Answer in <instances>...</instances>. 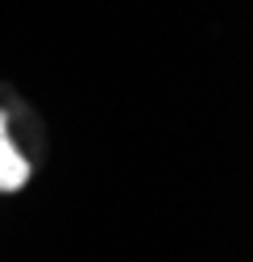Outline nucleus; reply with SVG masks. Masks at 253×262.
<instances>
[{
    "label": "nucleus",
    "mask_w": 253,
    "mask_h": 262,
    "mask_svg": "<svg viewBox=\"0 0 253 262\" xmlns=\"http://www.w3.org/2000/svg\"><path fill=\"white\" fill-rule=\"evenodd\" d=\"M29 183V158L13 146V134H9V117L0 113V195L9 191H21Z\"/></svg>",
    "instance_id": "obj_1"
}]
</instances>
